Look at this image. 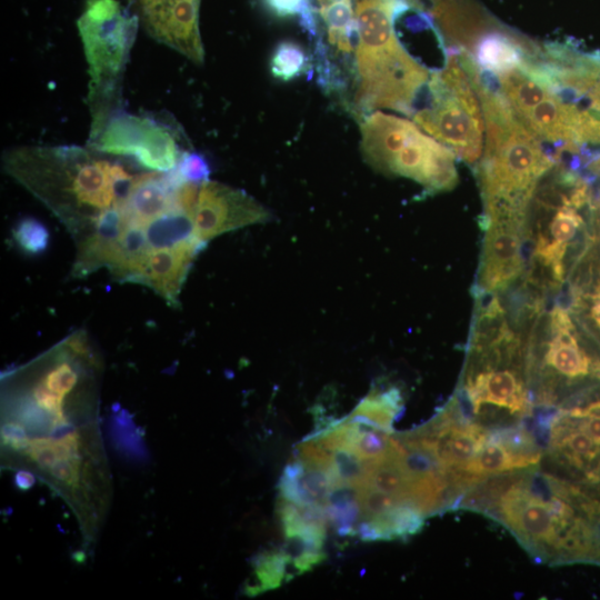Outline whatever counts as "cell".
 I'll return each instance as SVG.
<instances>
[{"mask_svg":"<svg viewBox=\"0 0 600 600\" xmlns=\"http://www.w3.org/2000/svg\"><path fill=\"white\" fill-rule=\"evenodd\" d=\"M403 0H354L352 111L357 119L380 109L411 117L431 71L399 39Z\"/></svg>","mask_w":600,"mask_h":600,"instance_id":"cell-5","label":"cell"},{"mask_svg":"<svg viewBox=\"0 0 600 600\" xmlns=\"http://www.w3.org/2000/svg\"><path fill=\"white\" fill-rule=\"evenodd\" d=\"M156 120L126 112L109 114L98 131L91 134L92 148L98 152L133 157L146 148Z\"/></svg>","mask_w":600,"mask_h":600,"instance_id":"cell-17","label":"cell"},{"mask_svg":"<svg viewBox=\"0 0 600 600\" xmlns=\"http://www.w3.org/2000/svg\"><path fill=\"white\" fill-rule=\"evenodd\" d=\"M583 170L592 178L594 186L600 193V149L584 164Z\"/></svg>","mask_w":600,"mask_h":600,"instance_id":"cell-25","label":"cell"},{"mask_svg":"<svg viewBox=\"0 0 600 600\" xmlns=\"http://www.w3.org/2000/svg\"><path fill=\"white\" fill-rule=\"evenodd\" d=\"M144 234L150 250L177 249L202 243L194 233L192 218L180 209H172L144 226ZM207 246V244H206Z\"/></svg>","mask_w":600,"mask_h":600,"instance_id":"cell-19","label":"cell"},{"mask_svg":"<svg viewBox=\"0 0 600 600\" xmlns=\"http://www.w3.org/2000/svg\"><path fill=\"white\" fill-rule=\"evenodd\" d=\"M526 373L533 408H558L600 389V350L559 297L531 320Z\"/></svg>","mask_w":600,"mask_h":600,"instance_id":"cell-6","label":"cell"},{"mask_svg":"<svg viewBox=\"0 0 600 600\" xmlns=\"http://www.w3.org/2000/svg\"><path fill=\"white\" fill-rule=\"evenodd\" d=\"M176 187L169 171L137 174L123 208L128 220L144 227L157 217L176 209Z\"/></svg>","mask_w":600,"mask_h":600,"instance_id":"cell-18","label":"cell"},{"mask_svg":"<svg viewBox=\"0 0 600 600\" xmlns=\"http://www.w3.org/2000/svg\"><path fill=\"white\" fill-rule=\"evenodd\" d=\"M539 61L553 86L600 118L599 54L551 42L541 47Z\"/></svg>","mask_w":600,"mask_h":600,"instance_id":"cell-14","label":"cell"},{"mask_svg":"<svg viewBox=\"0 0 600 600\" xmlns=\"http://www.w3.org/2000/svg\"><path fill=\"white\" fill-rule=\"evenodd\" d=\"M191 218L196 237L203 243L251 224L271 220V212L247 192L220 182L200 183Z\"/></svg>","mask_w":600,"mask_h":600,"instance_id":"cell-12","label":"cell"},{"mask_svg":"<svg viewBox=\"0 0 600 600\" xmlns=\"http://www.w3.org/2000/svg\"><path fill=\"white\" fill-rule=\"evenodd\" d=\"M292 577L290 560L283 550L262 553L254 564V582L247 588L249 594L279 587Z\"/></svg>","mask_w":600,"mask_h":600,"instance_id":"cell-21","label":"cell"},{"mask_svg":"<svg viewBox=\"0 0 600 600\" xmlns=\"http://www.w3.org/2000/svg\"><path fill=\"white\" fill-rule=\"evenodd\" d=\"M12 237L18 247L31 256L44 252L50 240L48 228L33 217L20 219L12 229Z\"/></svg>","mask_w":600,"mask_h":600,"instance_id":"cell-23","label":"cell"},{"mask_svg":"<svg viewBox=\"0 0 600 600\" xmlns=\"http://www.w3.org/2000/svg\"><path fill=\"white\" fill-rule=\"evenodd\" d=\"M138 17L118 0H86L77 21L90 76L89 99L93 114L110 98L127 63Z\"/></svg>","mask_w":600,"mask_h":600,"instance_id":"cell-10","label":"cell"},{"mask_svg":"<svg viewBox=\"0 0 600 600\" xmlns=\"http://www.w3.org/2000/svg\"><path fill=\"white\" fill-rule=\"evenodd\" d=\"M587 498L576 484L531 469L486 478L460 496L456 509L500 522L540 562L593 561Z\"/></svg>","mask_w":600,"mask_h":600,"instance_id":"cell-2","label":"cell"},{"mask_svg":"<svg viewBox=\"0 0 600 600\" xmlns=\"http://www.w3.org/2000/svg\"><path fill=\"white\" fill-rule=\"evenodd\" d=\"M526 214H481L483 232L479 266L471 293H504L526 272Z\"/></svg>","mask_w":600,"mask_h":600,"instance_id":"cell-11","label":"cell"},{"mask_svg":"<svg viewBox=\"0 0 600 600\" xmlns=\"http://www.w3.org/2000/svg\"><path fill=\"white\" fill-rule=\"evenodd\" d=\"M538 50L506 70L487 73L520 121L560 158L599 149L600 118L553 86L540 67Z\"/></svg>","mask_w":600,"mask_h":600,"instance_id":"cell-7","label":"cell"},{"mask_svg":"<svg viewBox=\"0 0 600 600\" xmlns=\"http://www.w3.org/2000/svg\"><path fill=\"white\" fill-rule=\"evenodd\" d=\"M423 91L424 102L411 116L414 123L474 170L484 149V117L457 49L447 48L443 66L431 71Z\"/></svg>","mask_w":600,"mask_h":600,"instance_id":"cell-9","label":"cell"},{"mask_svg":"<svg viewBox=\"0 0 600 600\" xmlns=\"http://www.w3.org/2000/svg\"><path fill=\"white\" fill-rule=\"evenodd\" d=\"M204 247L193 243L177 249H149L138 283L154 290L170 307H179L182 284L193 260Z\"/></svg>","mask_w":600,"mask_h":600,"instance_id":"cell-16","label":"cell"},{"mask_svg":"<svg viewBox=\"0 0 600 600\" xmlns=\"http://www.w3.org/2000/svg\"><path fill=\"white\" fill-rule=\"evenodd\" d=\"M561 292L576 322L600 350V240L576 266Z\"/></svg>","mask_w":600,"mask_h":600,"instance_id":"cell-15","label":"cell"},{"mask_svg":"<svg viewBox=\"0 0 600 600\" xmlns=\"http://www.w3.org/2000/svg\"><path fill=\"white\" fill-rule=\"evenodd\" d=\"M262 7L271 16L286 19H299L300 26L312 38L318 33V20L312 0H259Z\"/></svg>","mask_w":600,"mask_h":600,"instance_id":"cell-22","label":"cell"},{"mask_svg":"<svg viewBox=\"0 0 600 600\" xmlns=\"http://www.w3.org/2000/svg\"><path fill=\"white\" fill-rule=\"evenodd\" d=\"M101 372L96 356L59 342L1 379V466L30 471L61 498L87 550L112 498L99 421Z\"/></svg>","mask_w":600,"mask_h":600,"instance_id":"cell-1","label":"cell"},{"mask_svg":"<svg viewBox=\"0 0 600 600\" xmlns=\"http://www.w3.org/2000/svg\"><path fill=\"white\" fill-rule=\"evenodd\" d=\"M313 63L312 57L300 43L283 40L273 48L269 59V69L273 78L288 82L308 74Z\"/></svg>","mask_w":600,"mask_h":600,"instance_id":"cell-20","label":"cell"},{"mask_svg":"<svg viewBox=\"0 0 600 600\" xmlns=\"http://www.w3.org/2000/svg\"><path fill=\"white\" fill-rule=\"evenodd\" d=\"M524 236L527 264L520 282L544 297L559 296L600 240V194L591 178L560 158L533 192Z\"/></svg>","mask_w":600,"mask_h":600,"instance_id":"cell-3","label":"cell"},{"mask_svg":"<svg viewBox=\"0 0 600 600\" xmlns=\"http://www.w3.org/2000/svg\"><path fill=\"white\" fill-rule=\"evenodd\" d=\"M403 1L407 2L408 6H410L411 8L416 10L426 11L434 0H403Z\"/></svg>","mask_w":600,"mask_h":600,"instance_id":"cell-27","label":"cell"},{"mask_svg":"<svg viewBox=\"0 0 600 600\" xmlns=\"http://www.w3.org/2000/svg\"><path fill=\"white\" fill-rule=\"evenodd\" d=\"M36 476L27 470H19L14 473V483L19 489H29L34 482Z\"/></svg>","mask_w":600,"mask_h":600,"instance_id":"cell-26","label":"cell"},{"mask_svg":"<svg viewBox=\"0 0 600 600\" xmlns=\"http://www.w3.org/2000/svg\"><path fill=\"white\" fill-rule=\"evenodd\" d=\"M359 120L361 154L373 170L411 179L426 194L451 191L458 184L453 152L414 122L380 110Z\"/></svg>","mask_w":600,"mask_h":600,"instance_id":"cell-8","label":"cell"},{"mask_svg":"<svg viewBox=\"0 0 600 600\" xmlns=\"http://www.w3.org/2000/svg\"><path fill=\"white\" fill-rule=\"evenodd\" d=\"M170 173L177 184L201 183L208 180L210 167L203 156L197 152H183L177 167Z\"/></svg>","mask_w":600,"mask_h":600,"instance_id":"cell-24","label":"cell"},{"mask_svg":"<svg viewBox=\"0 0 600 600\" xmlns=\"http://www.w3.org/2000/svg\"><path fill=\"white\" fill-rule=\"evenodd\" d=\"M138 20L157 41L202 64L200 0H133Z\"/></svg>","mask_w":600,"mask_h":600,"instance_id":"cell-13","label":"cell"},{"mask_svg":"<svg viewBox=\"0 0 600 600\" xmlns=\"http://www.w3.org/2000/svg\"><path fill=\"white\" fill-rule=\"evenodd\" d=\"M3 167L76 241L90 234L104 212L124 208L136 178L121 164L77 146L14 148L4 153Z\"/></svg>","mask_w":600,"mask_h":600,"instance_id":"cell-4","label":"cell"}]
</instances>
